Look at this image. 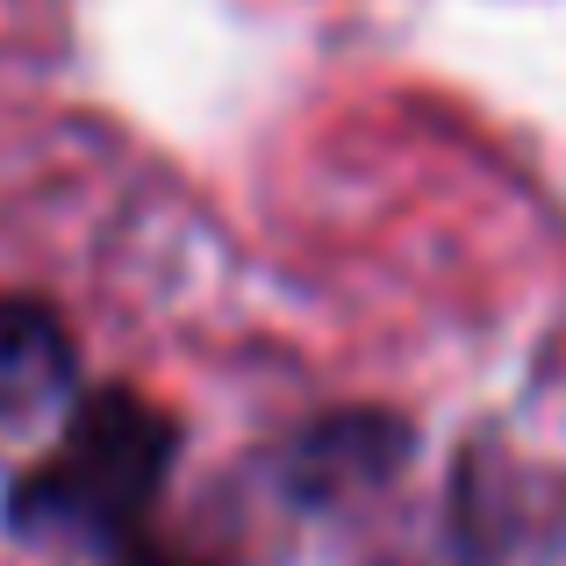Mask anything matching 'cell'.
Here are the masks:
<instances>
[{"mask_svg": "<svg viewBox=\"0 0 566 566\" xmlns=\"http://www.w3.org/2000/svg\"><path fill=\"white\" fill-rule=\"evenodd\" d=\"M180 430L129 387H101L72 409L65 438L8 488V531L22 538L129 545L151 495L166 488Z\"/></svg>", "mask_w": 566, "mask_h": 566, "instance_id": "1", "label": "cell"}, {"mask_svg": "<svg viewBox=\"0 0 566 566\" xmlns=\"http://www.w3.org/2000/svg\"><path fill=\"white\" fill-rule=\"evenodd\" d=\"M80 374L72 337L51 302L29 294H0V416H22L36 401H57Z\"/></svg>", "mask_w": 566, "mask_h": 566, "instance_id": "3", "label": "cell"}, {"mask_svg": "<svg viewBox=\"0 0 566 566\" xmlns=\"http://www.w3.org/2000/svg\"><path fill=\"white\" fill-rule=\"evenodd\" d=\"M409 452V430L380 409H345V416H323V423L302 430V444L287 452V488L302 502H331L345 488L387 481Z\"/></svg>", "mask_w": 566, "mask_h": 566, "instance_id": "2", "label": "cell"}, {"mask_svg": "<svg viewBox=\"0 0 566 566\" xmlns=\"http://www.w3.org/2000/svg\"><path fill=\"white\" fill-rule=\"evenodd\" d=\"M115 566H193V559H180V553H158V545H137V538H129L123 553H115Z\"/></svg>", "mask_w": 566, "mask_h": 566, "instance_id": "4", "label": "cell"}]
</instances>
